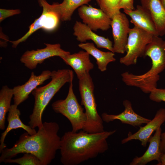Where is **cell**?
<instances>
[{"mask_svg":"<svg viewBox=\"0 0 165 165\" xmlns=\"http://www.w3.org/2000/svg\"><path fill=\"white\" fill-rule=\"evenodd\" d=\"M59 130V125L56 122H45L35 134L30 135L27 132L24 133L12 148H5L2 151L0 163L12 159L18 154L27 153L35 156L42 165L50 164L60 149L61 138L58 134Z\"/></svg>","mask_w":165,"mask_h":165,"instance_id":"6da1fadb","label":"cell"},{"mask_svg":"<svg viewBox=\"0 0 165 165\" xmlns=\"http://www.w3.org/2000/svg\"><path fill=\"white\" fill-rule=\"evenodd\" d=\"M90 133L66 132L61 138V161L64 165H77L97 157L108 148L107 139L116 132Z\"/></svg>","mask_w":165,"mask_h":165,"instance_id":"7a4b0ae2","label":"cell"},{"mask_svg":"<svg viewBox=\"0 0 165 165\" xmlns=\"http://www.w3.org/2000/svg\"><path fill=\"white\" fill-rule=\"evenodd\" d=\"M73 72L69 69H59L52 72L51 81L46 85L37 87L32 92L35 98L32 113L29 116V125L35 129L41 128L43 123V112L55 95L66 83L73 80Z\"/></svg>","mask_w":165,"mask_h":165,"instance_id":"3957f363","label":"cell"},{"mask_svg":"<svg viewBox=\"0 0 165 165\" xmlns=\"http://www.w3.org/2000/svg\"><path fill=\"white\" fill-rule=\"evenodd\" d=\"M79 80L81 105L84 107L87 118L86 124L82 130L90 133L103 132L105 131L103 121L97 111L92 79L89 73Z\"/></svg>","mask_w":165,"mask_h":165,"instance_id":"277c9868","label":"cell"},{"mask_svg":"<svg viewBox=\"0 0 165 165\" xmlns=\"http://www.w3.org/2000/svg\"><path fill=\"white\" fill-rule=\"evenodd\" d=\"M72 82V80L70 82L66 98L54 101L51 106L56 113L61 114L69 120L72 125V131L76 132L83 130L87 118L84 108L79 104L74 92Z\"/></svg>","mask_w":165,"mask_h":165,"instance_id":"5b68a950","label":"cell"},{"mask_svg":"<svg viewBox=\"0 0 165 165\" xmlns=\"http://www.w3.org/2000/svg\"><path fill=\"white\" fill-rule=\"evenodd\" d=\"M153 35L135 26L130 28L127 53L119 59L120 63L127 66L135 64L138 58L144 57L147 46L152 41Z\"/></svg>","mask_w":165,"mask_h":165,"instance_id":"8992f818","label":"cell"},{"mask_svg":"<svg viewBox=\"0 0 165 165\" xmlns=\"http://www.w3.org/2000/svg\"><path fill=\"white\" fill-rule=\"evenodd\" d=\"M40 6L42 8V13L40 17L36 19L30 25L28 31L17 40L10 41L12 47L16 48L20 43L25 42L32 34L37 30L42 29L47 32H52L58 28L60 20L57 13L53 10L51 5L46 0H37Z\"/></svg>","mask_w":165,"mask_h":165,"instance_id":"52a82bcc","label":"cell"},{"mask_svg":"<svg viewBox=\"0 0 165 165\" xmlns=\"http://www.w3.org/2000/svg\"><path fill=\"white\" fill-rule=\"evenodd\" d=\"M44 44L46 47L44 48L26 51L21 56L20 61L27 68L33 70L46 59L54 56L61 57L70 53L62 49L60 44Z\"/></svg>","mask_w":165,"mask_h":165,"instance_id":"ba28073f","label":"cell"},{"mask_svg":"<svg viewBox=\"0 0 165 165\" xmlns=\"http://www.w3.org/2000/svg\"><path fill=\"white\" fill-rule=\"evenodd\" d=\"M78 13L83 23L93 31H107L111 26L112 19L101 9L84 5L79 8Z\"/></svg>","mask_w":165,"mask_h":165,"instance_id":"9c48e42d","label":"cell"},{"mask_svg":"<svg viewBox=\"0 0 165 165\" xmlns=\"http://www.w3.org/2000/svg\"><path fill=\"white\" fill-rule=\"evenodd\" d=\"M111 26L114 40L113 52L123 54L127 50L130 29L128 19L124 13L120 12L112 18Z\"/></svg>","mask_w":165,"mask_h":165,"instance_id":"30bf717a","label":"cell"},{"mask_svg":"<svg viewBox=\"0 0 165 165\" xmlns=\"http://www.w3.org/2000/svg\"><path fill=\"white\" fill-rule=\"evenodd\" d=\"M165 122V108H162L156 112L154 118L143 127L134 134L129 132L127 137L121 141L122 144H125L133 140L140 141L141 145L145 147L148 140L153 133L160 127Z\"/></svg>","mask_w":165,"mask_h":165,"instance_id":"8fae6325","label":"cell"},{"mask_svg":"<svg viewBox=\"0 0 165 165\" xmlns=\"http://www.w3.org/2000/svg\"><path fill=\"white\" fill-rule=\"evenodd\" d=\"M51 72L49 70H44L40 75H36L32 72L29 79L24 84L15 86L13 89L14 104L18 106L26 100L29 94L38 86L51 78Z\"/></svg>","mask_w":165,"mask_h":165,"instance_id":"7c38bea8","label":"cell"},{"mask_svg":"<svg viewBox=\"0 0 165 165\" xmlns=\"http://www.w3.org/2000/svg\"><path fill=\"white\" fill-rule=\"evenodd\" d=\"M123 105L124 107L123 112L118 115L108 114L104 112L101 115L103 121L107 123L116 120H120L122 123L130 125L134 127H139L146 124L151 119L143 117L136 113L133 110L131 102L127 100H124Z\"/></svg>","mask_w":165,"mask_h":165,"instance_id":"4fadbf2b","label":"cell"},{"mask_svg":"<svg viewBox=\"0 0 165 165\" xmlns=\"http://www.w3.org/2000/svg\"><path fill=\"white\" fill-rule=\"evenodd\" d=\"M73 29V35L76 37L77 41L81 43L91 40L97 48L106 49L114 53L112 42L108 38L97 35L86 24L76 21Z\"/></svg>","mask_w":165,"mask_h":165,"instance_id":"5bb4252c","label":"cell"},{"mask_svg":"<svg viewBox=\"0 0 165 165\" xmlns=\"http://www.w3.org/2000/svg\"><path fill=\"white\" fill-rule=\"evenodd\" d=\"M86 51L81 50L60 57L67 65L70 66L75 72L79 79L85 74L89 73L94 67Z\"/></svg>","mask_w":165,"mask_h":165,"instance_id":"9a60e30c","label":"cell"},{"mask_svg":"<svg viewBox=\"0 0 165 165\" xmlns=\"http://www.w3.org/2000/svg\"><path fill=\"white\" fill-rule=\"evenodd\" d=\"M124 12L131 18L130 22L154 36H159L156 26L150 12L142 6L138 5L136 9Z\"/></svg>","mask_w":165,"mask_h":165,"instance_id":"2e32d148","label":"cell"},{"mask_svg":"<svg viewBox=\"0 0 165 165\" xmlns=\"http://www.w3.org/2000/svg\"><path fill=\"white\" fill-rule=\"evenodd\" d=\"M162 130L160 127L156 131L153 136L149 138V144L146 151L141 156H136L130 163V165H145L153 160L159 162L162 154L160 150V135Z\"/></svg>","mask_w":165,"mask_h":165,"instance_id":"e0dca14e","label":"cell"},{"mask_svg":"<svg viewBox=\"0 0 165 165\" xmlns=\"http://www.w3.org/2000/svg\"><path fill=\"white\" fill-rule=\"evenodd\" d=\"M18 106L14 104L11 105L8 112L7 120L8 125L6 130L1 134L0 140V152L6 147L4 143L5 138L7 134L12 130L21 128L25 130L30 135H33L37 133L35 129L32 128L29 125L24 124L21 121L20 116L21 114Z\"/></svg>","mask_w":165,"mask_h":165,"instance_id":"ac0fdd59","label":"cell"},{"mask_svg":"<svg viewBox=\"0 0 165 165\" xmlns=\"http://www.w3.org/2000/svg\"><path fill=\"white\" fill-rule=\"evenodd\" d=\"M141 6L150 13L159 36L165 34V9L160 0H140Z\"/></svg>","mask_w":165,"mask_h":165,"instance_id":"d6986e66","label":"cell"},{"mask_svg":"<svg viewBox=\"0 0 165 165\" xmlns=\"http://www.w3.org/2000/svg\"><path fill=\"white\" fill-rule=\"evenodd\" d=\"M78 46L87 52L96 60L98 69L101 72L107 70L108 64L116 61L114 53L108 51H102L96 48L93 43H81Z\"/></svg>","mask_w":165,"mask_h":165,"instance_id":"ffe728a7","label":"cell"},{"mask_svg":"<svg viewBox=\"0 0 165 165\" xmlns=\"http://www.w3.org/2000/svg\"><path fill=\"white\" fill-rule=\"evenodd\" d=\"M91 0H63L60 4L54 2L51 5L53 10L63 21L71 20L75 10L81 6L87 4Z\"/></svg>","mask_w":165,"mask_h":165,"instance_id":"44dd1931","label":"cell"},{"mask_svg":"<svg viewBox=\"0 0 165 165\" xmlns=\"http://www.w3.org/2000/svg\"><path fill=\"white\" fill-rule=\"evenodd\" d=\"M13 96V89L7 85L3 86L0 91V129H5L6 116L11 105V102Z\"/></svg>","mask_w":165,"mask_h":165,"instance_id":"7402d4cb","label":"cell"},{"mask_svg":"<svg viewBox=\"0 0 165 165\" xmlns=\"http://www.w3.org/2000/svg\"><path fill=\"white\" fill-rule=\"evenodd\" d=\"M120 0H97L100 8L111 19L119 13V5Z\"/></svg>","mask_w":165,"mask_h":165,"instance_id":"603a6c76","label":"cell"},{"mask_svg":"<svg viewBox=\"0 0 165 165\" xmlns=\"http://www.w3.org/2000/svg\"><path fill=\"white\" fill-rule=\"evenodd\" d=\"M3 162L16 163L20 165H42L41 161L35 156L27 153H24L21 157L14 159H6Z\"/></svg>","mask_w":165,"mask_h":165,"instance_id":"cb8c5ba5","label":"cell"},{"mask_svg":"<svg viewBox=\"0 0 165 165\" xmlns=\"http://www.w3.org/2000/svg\"><path fill=\"white\" fill-rule=\"evenodd\" d=\"M149 98L151 100L155 102H165V88L155 89L150 93Z\"/></svg>","mask_w":165,"mask_h":165,"instance_id":"d4e9b609","label":"cell"},{"mask_svg":"<svg viewBox=\"0 0 165 165\" xmlns=\"http://www.w3.org/2000/svg\"><path fill=\"white\" fill-rule=\"evenodd\" d=\"M21 13V11L20 9H6L1 8L0 9V22H2L8 17L20 14Z\"/></svg>","mask_w":165,"mask_h":165,"instance_id":"484cf974","label":"cell"},{"mask_svg":"<svg viewBox=\"0 0 165 165\" xmlns=\"http://www.w3.org/2000/svg\"><path fill=\"white\" fill-rule=\"evenodd\" d=\"M134 0H120L119 8L124 10H132L135 9L134 6Z\"/></svg>","mask_w":165,"mask_h":165,"instance_id":"4316f807","label":"cell"},{"mask_svg":"<svg viewBox=\"0 0 165 165\" xmlns=\"http://www.w3.org/2000/svg\"><path fill=\"white\" fill-rule=\"evenodd\" d=\"M160 139V150L162 154H165V131L161 133Z\"/></svg>","mask_w":165,"mask_h":165,"instance_id":"83f0119b","label":"cell"},{"mask_svg":"<svg viewBox=\"0 0 165 165\" xmlns=\"http://www.w3.org/2000/svg\"><path fill=\"white\" fill-rule=\"evenodd\" d=\"M157 165H165V154H162Z\"/></svg>","mask_w":165,"mask_h":165,"instance_id":"f1b7e54d","label":"cell"},{"mask_svg":"<svg viewBox=\"0 0 165 165\" xmlns=\"http://www.w3.org/2000/svg\"><path fill=\"white\" fill-rule=\"evenodd\" d=\"M160 1L162 6L165 9V0H160Z\"/></svg>","mask_w":165,"mask_h":165,"instance_id":"f546056e","label":"cell"},{"mask_svg":"<svg viewBox=\"0 0 165 165\" xmlns=\"http://www.w3.org/2000/svg\"><path fill=\"white\" fill-rule=\"evenodd\" d=\"M164 47L165 49V40L164 41Z\"/></svg>","mask_w":165,"mask_h":165,"instance_id":"4dcf8cb0","label":"cell"},{"mask_svg":"<svg viewBox=\"0 0 165 165\" xmlns=\"http://www.w3.org/2000/svg\"><path fill=\"white\" fill-rule=\"evenodd\" d=\"M95 0L97 1V0Z\"/></svg>","mask_w":165,"mask_h":165,"instance_id":"1f68e13d","label":"cell"},{"mask_svg":"<svg viewBox=\"0 0 165 165\" xmlns=\"http://www.w3.org/2000/svg\"></svg>","mask_w":165,"mask_h":165,"instance_id":"d6a6232c","label":"cell"}]
</instances>
